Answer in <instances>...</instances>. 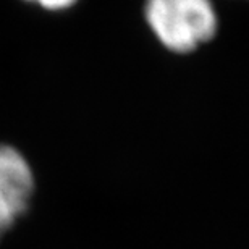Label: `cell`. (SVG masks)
Masks as SVG:
<instances>
[{"instance_id":"obj_1","label":"cell","mask_w":249,"mask_h":249,"mask_svg":"<svg viewBox=\"0 0 249 249\" xmlns=\"http://www.w3.org/2000/svg\"><path fill=\"white\" fill-rule=\"evenodd\" d=\"M144 18L157 41L175 53L194 52L218 29L212 0H146Z\"/></svg>"},{"instance_id":"obj_2","label":"cell","mask_w":249,"mask_h":249,"mask_svg":"<svg viewBox=\"0 0 249 249\" xmlns=\"http://www.w3.org/2000/svg\"><path fill=\"white\" fill-rule=\"evenodd\" d=\"M34 193L31 167L12 146L0 144V238L23 215Z\"/></svg>"},{"instance_id":"obj_3","label":"cell","mask_w":249,"mask_h":249,"mask_svg":"<svg viewBox=\"0 0 249 249\" xmlns=\"http://www.w3.org/2000/svg\"><path fill=\"white\" fill-rule=\"evenodd\" d=\"M24 2L39 5L47 12H63V10L71 8L78 0H24Z\"/></svg>"}]
</instances>
